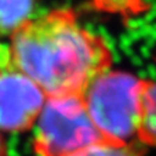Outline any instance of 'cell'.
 <instances>
[{"label":"cell","mask_w":156,"mask_h":156,"mask_svg":"<svg viewBox=\"0 0 156 156\" xmlns=\"http://www.w3.org/2000/svg\"><path fill=\"white\" fill-rule=\"evenodd\" d=\"M0 156H10L9 149H7V144H6V141H4L2 134H0Z\"/></svg>","instance_id":"obj_10"},{"label":"cell","mask_w":156,"mask_h":156,"mask_svg":"<svg viewBox=\"0 0 156 156\" xmlns=\"http://www.w3.org/2000/svg\"><path fill=\"white\" fill-rule=\"evenodd\" d=\"M144 80L109 68L86 86L80 97L104 141L118 145L138 142Z\"/></svg>","instance_id":"obj_2"},{"label":"cell","mask_w":156,"mask_h":156,"mask_svg":"<svg viewBox=\"0 0 156 156\" xmlns=\"http://www.w3.org/2000/svg\"><path fill=\"white\" fill-rule=\"evenodd\" d=\"M93 2L98 10L120 14L124 17L140 14L147 7L144 0H93Z\"/></svg>","instance_id":"obj_8"},{"label":"cell","mask_w":156,"mask_h":156,"mask_svg":"<svg viewBox=\"0 0 156 156\" xmlns=\"http://www.w3.org/2000/svg\"><path fill=\"white\" fill-rule=\"evenodd\" d=\"M9 50L12 64L47 97L80 95L113 62L106 40L86 29L72 9L32 17L10 36Z\"/></svg>","instance_id":"obj_1"},{"label":"cell","mask_w":156,"mask_h":156,"mask_svg":"<svg viewBox=\"0 0 156 156\" xmlns=\"http://www.w3.org/2000/svg\"><path fill=\"white\" fill-rule=\"evenodd\" d=\"M46 98L43 90L12 61L0 68V131L30 130Z\"/></svg>","instance_id":"obj_4"},{"label":"cell","mask_w":156,"mask_h":156,"mask_svg":"<svg viewBox=\"0 0 156 156\" xmlns=\"http://www.w3.org/2000/svg\"><path fill=\"white\" fill-rule=\"evenodd\" d=\"M33 130L36 156H68L104 141L80 95L47 97Z\"/></svg>","instance_id":"obj_3"},{"label":"cell","mask_w":156,"mask_h":156,"mask_svg":"<svg viewBox=\"0 0 156 156\" xmlns=\"http://www.w3.org/2000/svg\"><path fill=\"white\" fill-rule=\"evenodd\" d=\"M68 156H144V152L136 145H118L102 141Z\"/></svg>","instance_id":"obj_7"},{"label":"cell","mask_w":156,"mask_h":156,"mask_svg":"<svg viewBox=\"0 0 156 156\" xmlns=\"http://www.w3.org/2000/svg\"><path fill=\"white\" fill-rule=\"evenodd\" d=\"M11 62V55H10L9 46L0 41V68H3L4 65Z\"/></svg>","instance_id":"obj_9"},{"label":"cell","mask_w":156,"mask_h":156,"mask_svg":"<svg viewBox=\"0 0 156 156\" xmlns=\"http://www.w3.org/2000/svg\"><path fill=\"white\" fill-rule=\"evenodd\" d=\"M138 142L145 147H156V79L144 80Z\"/></svg>","instance_id":"obj_5"},{"label":"cell","mask_w":156,"mask_h":156,"mask_svg":"<svg viewBox=\"0 0 156 156\" xmlns=\"http://www.w3.org/2000/svg\"><path fill=\"white\" fill-rule=\"evenodd\" d=\"M36 0H0V37L11 36L32 18Z\"/></svg>","instance_id":"obj_6"}]
</instances>
